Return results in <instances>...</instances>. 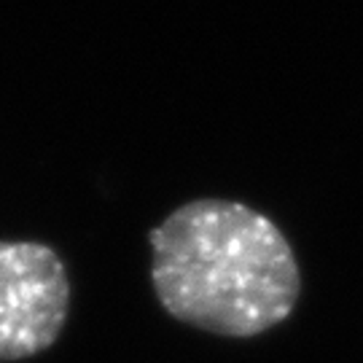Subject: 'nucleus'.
Listing matches in <instances>:
<instances>
[{
  "label": "nucleus",
  "instance_id": "obj_1",
  "mask_svg": "<svg viewBox=\"0 0 363 363\" xmlns=\"http://www.w3.org/2000/svg\"><path fill=\"white\" fill-rule=\"evenodd\" d=\"M148 242L159 304L216 337H259L288 320L301 296L286 234L242 202H186L151 229Z\"/></svg>",
  "mask_w": 363,
  "mask_h": 363
},
{
  "label": "nucleus",
  "instance_id": "obj_2",
  "mask_svg": "<svg viewBox=\"0 0 363 363\" xmlns=\"http://www.w3.org/2000/svg\"><path fill=\"white\" fill-rule=\"evenodd\" d=\"M70 312V277L43 242L0 240V361H25L60 339Z\"/></svg>",
  "mask_w": 363,
  "mask_h": 363
}]
</instances>
